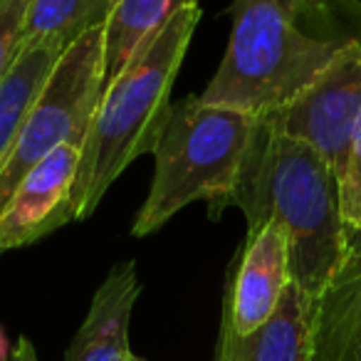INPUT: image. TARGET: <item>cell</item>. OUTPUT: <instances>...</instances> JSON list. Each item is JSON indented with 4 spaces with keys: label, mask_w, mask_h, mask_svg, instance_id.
<instances>
[{
    "label": "cell",
    "mask_w": 361,
    "mask_h": 361,
    "mask_svg": "<svg viewBox=\"0 0 361 361\" xmlns=\"http://www.w3.org/2000/svg\"><path fill=\"white\" fill-rule=\"evenodd\" d=\"M139 295L136 262H116L97 287L65 361H129V322Z\"/></svg>",
    "instance_id": "cell-10"
},
{
    "label": "cell",
    "mask_w": 361,
    "mask_h": 361,
    "mask_svg": "<svg viewBox=\"0 0 361 361\" xmlns=\"http://www.w3.org/2000/svg\"><path fill=\"white\" fill-rule=\"evenodd\" d=\"M0 255H3V250H0Z\"/></svg>",
    "instance_id": "cell-21"
},
{
    "label": "cell",
    "mask_w": 361,
    "mask_h": 361,
    "mask_svg": "<svg viewBox=\"0 0 361 361\" xmlns=\"http://www.w3.org/2000/svg\"><path fill=\"white\" fill-rule=\"evenodd\" d=\"M312 6L317 8H324V11H339L344 3H349V0H310Z\"/></svg>",
    "instance_id": "cell-18"
},
{
    "label": "cell",
    "mask_w": 361,
    "mask_h": 361,
    "mask_svg": "<svg viewBox=\"0 0 361 361\" xmlns=\"http://www.w3.org/2000/svg\"><path fill=\"white\" fill-rule=\"evenodd\" d=\"M331 13L310 0H233L226 55L201 102L255 119L292 102L351 40L314 30Z\"/></svg>",
    "instance_id": "cell-2"
},
{
    "label": "cell",
    "mask_w": 361,
    "mask_h": 361,
    "mask_svg": "<svg viewBox=\"0 0 361 361\" xmlns=\"http://www.w3.org/2000/svg\"><path fill=\"white\" fill-rule=\"evenodd\" d=\"M30 0H0V82L23 52V30Z\"/></svg>",
    "instance_id": "cell-15"
},
{
    "label": "cell",
    "mask_w": 361,
    "mask_h": 361,
    "mask_svg": "<svg viewBox=\"0 0 361 361\" xmlns=\"http://www.w3.org/2000/svg\"><path fill=\"white\" fill-rule=\"evenodd\" d=\"M129 361H144V359H136V356H134V354H131V356H129Z\"/></svg>",
    "instance_id": "cell-20"
},
{
    "label": "cell",
    "mask_w": 361,
    "mask_h": 361,
    "mask_svg": "<svg viewBox=\"0 0 361 361\" xmlns=\"http://www.w3.org/2000/svg\"><path fill=\"white\" fill-rule=\"evenodd\" d=\"M312 361H361V231L354 228L334 277L314 300Z\"/></svg>",
    "instance_id": "cell-9"
},
{
    "label": "cell",
    "mask_w": 361,
    "mask_h": 361,
    "mask_svg": "<svg viewBox=\"0 0 361 361\" xmlns=\"http://www.w3.org/2000/svg\"><path fill=\"white\" fill-rule=\"evenodd\" d=\"M252 131L255 116L250 114L203 104L196 94L173 102L154 149L149 196L131 233L136 238L151 235L196 201H206L208 218L221 221L231 208Z\"/></svg>",
    "instance_id": "cell-4"
},
{
    "label": "cell",
    "mask_w": 361,
    "mask_h": 361,
    "mask_svg": "<svg viewBox=\"0 0 361 361\" xmlns=\"http://www.w3.org/2000/svg\"><path fill=\"white\" fill-rule=\"evenodd\" d=\"M116 0H30L23 47L57 45L67 50L82 35L106 27Z\"/></svg>",
    "instance_id": "cell-13"
},
{
    "label": "cell",
    "mask_w": 361,
    "mask_h": 361,
    "mask_svg": "<svg viewBox=\"0 0 361 361\" xmlns=\"http://www.w3.org/2000/svg\"><path fill=\"white\" fill-rule=\"evenodd\" d=\"M339 203L346 228L361 231V116L354 129L349 159H346L344 173L339 180Z\"/></svg>",
    "instance_id": "cell-16"
},
{
    "label": "cell",
    "mask_w": 361,
    "mask_h": 361,
    "mask_svg": "<svg viewBox=\"0 0 361 361\" xmlns=\"http://www.w3.org/2000/svg\"><path fill=\"white\" fill-rule=\"evenodd\" d=\"M62 52L65 50L57 45L23 47L13 70L0 82V169L11 156L18 131Z\"/></svg>",
    "instance_id": "cell-14"
},
{
    "label": "cell",
    "mask_w": 361,
    "mask_h": 361,
    "mask_svg": "<svg viewBox=\"0 0 361 361\" xmlns=\"http://www.w3.org/2000/svg\"><path fill=\"white\" fill-rule=\"evenodd\" d=\"M359 116L361 37H351L307 90L257 121L314 149L341 180Z\"/></svg>",
    "instance_id": "cell-6"
},
{
    "label": "cell",
    "mask_w": 361,
    "mask_h": 361,
    "mask_svg": "<svg viewBox=\"0 0 361 361\" xmlns=\"http://www.w3.org/2000/svg\"><path fill=\"white\" fill-rule=\"evenodd\" d=\"M198 0H116L104 27V90L156 40L166 23Z\"/></svg>",
    "instance_id": "cell-12"
},
{
    "label": "cell",
    "mask_w": 361,
    "mask_h": 361,
    "mask_svg": "<svg viewBox=\"0 0 361 361\" xmlns=\"http://www.w3.org/2000/svg\"><path fill=\"white\" fill-rule=\"evenodd\" d=\"M314 300L290 282L270 319L247 334L221 326L216 361H312Z\"/></svg>",
    "instance_id": "cell-11"
},
{
    "label": "cell",
    "mask_w": 361,
    "mask_h": 361,
    "mask_svg": "<svg viewBox=\"0 0 361 361\" xmlns=\"http://www.w3.org/2000/svg\"><path fill=\"white\" fill-rule=\"evenodd\" d=\"M104 27L82 35L52 67L0 169V211L23 176L65 144L85 146L104 97Z\"/></svg>",
    "instance_id": "cell-5"
},
{
    "label": "cell",
    "mask_w": 361,
    "mask_h": 361,
    "mask_svg": "<svg viewBox=\"0 0 361 361\" xmlns=\"http://www.w3.org/2000/svg\"><path fill=\"white\" fill-rule=\"evenodd\" d=\"M245 213L247 233L275 221L290 243L292 282L317 300L334 277L346 247L339 178L307 144L255 119L250 149L231 196Z\"/></svg>",
    "instance_id": "cell-1"
},
{
    "label": "cell",
    "mask_w": 361,
    "mask_h": 361,
    "mask_svg": "<svg viewBox=\"0 0 361 361\" xmlns=\"http://www.w3.org/2000/svg\"><path fill=\"white\" fill-rule=\"evenodd\" d=\"M8 359V339L6 334H3V329H0V361Z\"/></svg>",
    "instance_id": "cell-19"
},
{
    "label": "cell",
    "mask_w": 361,
    "mask_h": 361,
    "mask_svg": "<svg viewBox=\"0 0 361 361\" xmlns=\"http://www.w3.org/2000/svg\"><path fill=\"white\" fill-rule=\"evenodd\" d=\"M82 149L65 144L32 166L0 211V250L25 247L72 221V186Z\"/></svg>",
    "instance_id": "cell-7"
},
{
    "label": "cell",
    "mask_w": 361,
    "mask_h": 361,
    "mask_svg": "<svg viewBox=\"0 0 361 361\" xmlns=\"http://www.w3.org/2000/svg\"><path fill=\"white\" fill-rule=\"evenodd\" d=\"M290 282V243L280 223L247 233L228 277L223 326L235 334L257 329L277 310Z\"/></svg>",
    "instance_id": "cell-8"
},
{
    "label": "cell",
    "mask_w": 361,
    "mask_h": 361,
    "mask_svg": "<svg viewBox=\"0 0 361 361\" xmlns=\"http://www.w3.org/2000/svg\"><path fill=\"white\" fill-rule=\"evenodd\" d=\"M201 8H180L156 40L104 90L82 146L72 186V221H87L116 178L139 156L154 154L171 111V90L186 57Z\"/></svg>",
    "instance_id": "cell-3"
},
{
    "label": "cell",
    "mask_w": 361,
    "mask_h": 361,
    "mask_svg": "<svg viewBox=\"0 0 361 361\" xmlns=\"http://www.w3.org/2000/svg\"><path fill=\"white\" fill-rule=\"evenodd\" d=\"M11 361H40L37 359L35 346H32V341L27 339V336H20V339H18L16 349H13V354H11Z\"/></svg>",
    "instance_id": "cell-17"
}]
</instances>
